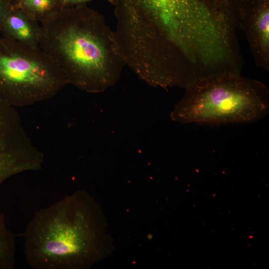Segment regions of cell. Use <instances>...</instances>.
<instances>
[{"label":"cell","mask_w":269,"mask_h":269,"mask_svg":"<svg viewBox=\"0 0 269 269\" xmlns=\"http://www.w3.org/2000/svg\"><path fill=\"white\" fill-rule=\"evenodd\" d=\"M240 0H114L116 30L142 52L179 55L205 48L235 26Z\"/></svg>","instance_id":"cell-1"},{"label":"cell","mask_w":269,"mask_h":269,"mask_svg":"<svg viewBox=\"0 0 269 269\" xmlns=\"http://www.w3.org/2000/svg\"><path fill=\"white\" fill-rule=\"evenodd\" d=\"M39 23V47L62 70L69 84L99 93L118 81L125 64L114 32L101 14L80 4L62 7Z\"/></svg>","instance_id":"cell-2"},{"label":"cell","mask_w":269,"mask_h":269,"mask_svg":"<svg viewBox=\"0 0 269 269\" xmlns=\"http://www.w3.org/2000/svg\"><path fill=\"white\" fill-rule=\"evenodd\" d=\"M96 206L78 191L34 212L23 234L33 269H75L91 266L99 253Z\"/></svg>","instance_id":"cell-3"},{"label":"cell","mask_w":269,"mask_h":269,"mask_svg":"<svg viewBox=\"0 0 269 269\" xmlns=\"http://www.w3.org/2000/svg\"><path fill=\"white\" fill-rule=\"evenodd\" d=\"M171 113L182 124L253 123L269 112L267 86L240 74L204 80L186 87Z\"/></svg>","instance_id":"cell-4"},{"label":"cell","mask_w":269,"mask_h":269,"mask_svg":"<svg viewBox=\"0 0 269 269\" xmlns=\"http://www.w3.org/2000/svg\"><path fill=\"white\" fill-rule=\"evenodd\" d=\"M68 83L58 65L39 47L0 37V99L23 107L54 97Z\"/></svg>","instance_id":"cell-5"},{"label":"cell","mask_w":269,"mask_h":269,"mask_svg":"<svg viewBox=\"0 0 269 269\" xmlns=\"http://www.w3.org/2000/svg\"><path fill=\"white\" fill-rule=\"evenodd\" d=\"M43 161L15 107L0 99V185L17 174L40 169Z\"/></svg>","instance_id":"cell-6"},{"label":"cell","mask_w":269,"mask_h":269,"mask_svg":"<svg viewBox=\"0 0 269 269\" xmlns=\"http://www.w3.org/2000/svg\"><path fill=\"white\" fill-rule=\"evenodd\" d=\"M240 23L255 63L269 71V0H243Z\"/></svg>","instance_id":"cell-7"},{"label":"cell","mask_w":269,"mask_h":269,"mask_svg":"<svg viewBox=\"0 0 269 269\" xmlns=\"http://www.w3.org/2000/svg\"><path fill=\"white\" fill-rule=\"evenodd\" d=\"M2 36L21 44L39 48L41 37L40 23L21 8L12 6L0 26Z\"/></svg>","instance_id":"cell-8"},{"label":"cell","mask_w":269,"mask_h":269,"mask_svg":"<svg viewBox=\"0 0 269 269\" xmlns=\"http://www.w3.org/2000/svg\"><path fill=\"white\" fill-rule=\"evenodd\" d=\"M15 266V236L6 226L4 214L0 212V269Z\"/></svg>","instance_id":"cell-9"},{"label":"cell","mask_w":269,"mask_h":269,"mask_svg":"<svg viewBox=\"0 0 269 269\" xmlns=\"http://www.w3.org/2000/svg\"><path fill=\"white\" fill-rule=\"evenodd\" d=\"M40 22L63 7L60 0H20L16 6Z\"/></svg>","instance_id":"cell-10"},{"label":"cell","mask_w":269,"mask_h":269,"mask_svg":"<svg viewBox=\"0 0 269 269\" xmlns=\"http://www.w3.org/2000/svg\"><path fill=\"white\" fill-rule=\"evenodd\" d=\"M12 6L10 0H0V26L2 19Z\"/></svg>","instance_id":"cell-11"},{"label":"cell","mask_w":269,"mask_h":269,"mask_svg":"<svg viewBox=\"0 0 269 269\" xmlns=\"http://www.w3.org/2000/svg\"><path fill=\"white\" fill-rule=\"evenodd\" d=\"M91 0H60V2L63 7L67 5H69L82 4L86 2H88ZM108 0L111 3L114 4L113 0Z\"/></svg>","instance_id":"cell-12"},{"label":"cell","mask_w":269,"mask_h":269,"mask_svg":"<svg viewBox=\"0 0 269 269\" xmlns=\"http://www.w3.org/2000/svg\"><path fill=\"white\" fill-rule=\"evenodd\" d=\"M12 6H16L20 0H10Z\"/></svg>","instance_id":"cell-13"}]
</instances>
